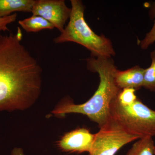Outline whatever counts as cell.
<instances>
[{
  "label": "cell",
  "instance_id": "1",
  "mask_svg": "<svg viewBox=\"0 0 155 155\" xmlns=\"http://www.w3.org/2000/svg\"><path fill=\"white\" fill-rule=\"evenodd\" d=\"M0 34V111L30 107L41 92L42 69L22 44V32Z\"/></svg>",
  "mask_w": 155,
  "mask_h": 155
},
{
  "label": "cell",
  "instance_id": "2",
  "mask_svg": "<svg viewBox=\"0 0 155 155\" xmlns=\"http://www.w3.org/2000/svg\"><path fill=\"white\" fill-rule=\"evenodd\" d=\"M86 61L87 69L97 73L99 76V84L96 91L87 101L80 104H76L69 100H64L52 113L59 117L69 114H83L97 124L100 128L110 120L111 103L122 90L115 83V74L117 68L112 58L91 57Z\"/></svg>",
  "mask_w": 155,
  "mask_h": 155
},
{
  "label": "cell",
  "instance_id": "3",
  "mask_svg": "<svg viewBox=\"0 0 155 155\" xmlns=\"http://www.w3.org/2000/svg\"><path fill=\"white\" fill-rule=\"evenodd\" d=\"M71 11L69 23L61 34L54 39L55 44L72 42L83 46L92 57L111 58L116 54L110 39L97 35L92 30L84 17L85 7L82 1L71 0Z\"/></svg>",
  "mask_w": 155,
  "mask_h": 155
},
{
  "label": "cell",
  "instance_id": "4",
  "mask_svg": "<svg viewBox=\"0 0 155 155\" xmlns=\"http://www.w3.org/2000/svg\"><path fill=\"white\" fill-rule=\"evenodd\" d=\"M110 115L113 121L131 135L139 139L155 137V111L138 98L128 106L121 105L116 99L111 103Z\"/></svg>",
  "mask_w": 155,
  "mask_h": 155
},
{
  "label": "cell",
  "instance_id": "5",
  "mask_svg": "<svg viewBox=\"0 0 155 155\" xmlns=\"http://www.w3.org/2000/svg\"><path fill=\"white\" fill-rule=\"evenodd\" d=\"M138 139L137 137L127 133L110 119L95 134L89 155H115L125 145Z\"/></svg>",
  "mask_w": 155,
  "mask_h": 155
},
{
  "label": "cell",
  "instance_id": "6",
  "mask_svg": "<svg viewBox=\"0 0 155 155\" xmlns=\"http://www.w3.org/2000/svg\"><path fill=\"white\" fill-rule=\"evenodd\" d=\"M71 11L64 0H36L31 13L32 15L44 18L61 33L69 19Z\"/></svg>",
  "mask_w": 155,
  "mask_h": 155
},
{
  "label": "cell",
  "instance_id": "7",
  "mask_svg": "<svg viewBox=\"0 0 155 155\" xmlns=\"http://www.w3.org/2000/svg\"><path fill=\"white\" fill-rule=\"evenodd\" d=\"M95 134L85 127H78L65 133L57 142V145L62 151L81 153H89L91 150Z\"/></svg>",
  "mask_w": 155,
  "mask_h": 155
},
{
  "label": "cell",
  "instance_id": "8",
  "mask_svg": "<svg viewBox=\"0 0 155 155\" xmlns=\"http://www.w3.org/2000/svg\"><path fill=\"white\" fill-rule=\"evenodd\" d=\"M145 69L136 66L124 71L118 69L115 74L116 85L120 89L133 88L138 90L143 87Z\"/></svg>",
  "mask_w": 155,
  "mask_h": 155
},
{
  "label": "cell",
  "instance_id": "9",
  "mask_svg": "<svg viewBox=\"0 0 155 155\" xmlns=\"http://www.w3.org/2000/svg\"><path fill=\"white\" fill-rule=\"evenodd\" d=\"M36 0H0V18L8 17L14 12L31 13Z\"/></svg>",
  "mask_w": 155,
  "mask_h": 155
},
{
  "label": "cell",
  "instance_id": "10",
  "mask_svg": "<svg viewBox=\"0 0 155 155\" xmlns=\"http://www.w3.org/2000/svg\"><path fill=\"white\" fill-rule=\"evenodd\" d=\"M18 23L27 32H36L44 29L52 30L54 25L40 16L32 15L31 17L19 20Z\"/></svg>",
  "mask_w": 155,
  "mask_h": 155
},
{
  "label": "cell",
  "instance_id": "11",
  "mask_svg": "<svg viewBox=\"0 0 155 155\" xmlns=\"http://www.w3.org/2000/svg\"><path fill=\"white\" fill-rule=\"evenodd\" d=\"M155 145L152 137H147L137 140L126 155H154Z\"/></svg>",
  "mask_w": 155,
  "mask_h": 155
},
{
  "label": "cell",
  "instance_id": "12",
  "mask_svg": "<svg viewBox=\"0 0 155 155\" xmlns=\"http://www.w3.org/2000/svg\"><path fill=\"white\" fill-rule=\"evenodd\" d=\"M151 64L145 69L143 87L150 91L155 92V50L150 53Z\"/></svg>",
  "mask_w": 155,
  "mask_h": 155
},
{
  "label": "cell",
  "instance_id": "13",
  "mask_svg": "<svg viewBox=\"0 0 155 155\" xmlns=\"http://www.w3.org/2000/svg\"><path fill=\"white\" fill-rule=\"evenodd\" d=\"M149 15L154 23L152 28L146 34L144 38L140 41V46L143 50L147 49L155 42V1L150 5Z\"/></svg>",
  "mask_w": 155,
  "mask_h": 155
},
{
  "label": "cell",
  "instance_id": "14",
  "mask_svg": "<svg viewBox=\"0 0 155 155\" xmlns=\"http://www.w3.org/2000/svg\"><path fill=\"white\" fill-rule=\"evenodd\" d=\"M135 90L133 88L123 89L119 92L116 101L121 105L130 106L137 99L135 94Z\"/></svg>",
  "mask_w": 155,
  "mask_h": 155
},
{
  "label": "cell",
  "instance_id": "15",
  "mask_svg": "<svg viewBox=\"0 0 155 155\" xmlns=\"http://www.w3.org/2000/svg\"><path fill=\"white\" fill-rule=\"evenodd\" d=\"M17 17V13H14L8 17L0 18V32L2 31H9L8 25L16 21Z\"/></svg>",
  "mask_w": 155,
  "mask_h": 155
},
{
  "label": "cell",
  "instance_id": "16",
  "mask_svg": "<svg viewBox=\"0 0 155 155\" xmlns=\"http://www.w3.org/2000/svg\"><path fill=\"white\" fill-rule=\"evenodd\" d=\"M11 155H25L23 150L20 148H14L11 152Z\"/></svg>",
  "mask_w": 155,
  "mask_h": 155
},
{
  "label": "cell",
  "instance_id": "17",
  "mask_svg": "<svg viewBox=\"0 0 155 155\" xmlns=\"http://www.w3.org/2000/svg\"><path fill=\"white\" fill-rule=\"evenodd\" d=\"M154 154L155 155V146L154 147Z\"/></svg>",
  "mask_w": 155,
  "mask_h": 155
}]
</instances>
